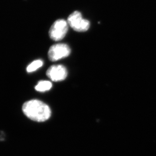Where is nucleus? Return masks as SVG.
<instances>
[{"label": "nucleus", "mask_w": 156, "mask_h": 156, "mask_svg": "<svg viewBox=\"0 0 156 156\" xmlns=\"http://www.w3.org/2000/svg\"><path fill=\"white\" fill-rule=\"evenodd\" d=\"M22 111L29 119L39 122L49 119L51 113L50 107L38 100H32L25 102L22 106Z\"/></svg>", "instance_id": "f257e3e1"}, {"label": "nucleus", "mask_w": 156, "mask_h": 156, "mask_svg": "<svg viewBox=\"0 0 156 156\" xmlns=\"http://www.w3.org/2000/svg\"><path fill=\"white\" fill-rule=\"evenodd\" d=\"M52 87V83L47 80H42L38 83L37 86L35 87V90L40 92H44L48 91Z\"/></svg>", "instance_id": "423d86ee"}, {"label": "nucleus", "mask_w": 156, "mask_h": 156, "mask_svg": "<svg viewBox=\"0 0 156 156\" xmlns=\"http://www.w3.org/2000/svg\"><path fill=\"white\" fill-rule=\"evenodd\" d=\"M43 65V61L41 60H37L34 61L32 63L30 64L27 67V72L30 73V72L35 71L38 69L39 68L41 67Z\"/></svg>", "instance_id": "0eeeda50"}, {"label": "nucleus", "mask_w": 156, "mask_h": 156, "mask_svg": "<svg viewBox=\"0 0 156 156\" xmlns=\"http://www.w3.org/2000/svg\"><path fill=\"white\" fill-rule=\"evenodd\" d=\"M46 74L52 81L57 82L62 81L66 78L68 71L63 65H52L47 70Z\"/></svg>", "instance_id": "39448f33"}, {"label": "nucleus", "mask_w": 156, "mask_h": 156, "mask_svg": "<svg viewBox=\"0 0 156 156\" xmlns=\"http://www.w3.org/2000/svg\"><path fill=\"white\" fill-rule=\"evenodd\" d=\"M71 49L68 44H57L50 48L48 51L49 59L51 61H56L69 56Z\"/></svg>", "instance_id": "20e7f679"}, {"label": "nucleus", "mask_w": 156, "mask_h": 156, "mask_svg": "<svg viewBox=\"0 0 156 156\" xmlns=\"http://www.w3.org/2000/svg\"><path fill=\"white\" fill-rule=\"evenodd\" d=\"M68 24L72 28L78 32L87 31L90 27V22L82 17V15L79 11H74L68 18Z\"/></svg>", "instance_id": "f03ea898"}, {"label": "nucleus", "mask_w": 156, "mask_h": 156, "mask_svg": "<svg viewBox=\"0 0 156 156\" xmlns=\"http://www.w3.org/2000/svg\"><path fill=\"white\" fill-rule=\"evenodd\" d=\"M69 30L68 23L64 19H58L52 25L49 34L50 38L55 41L62 40Z\"/></svg>", "instance_id": "7ed1b4c3"}]
</instances>
